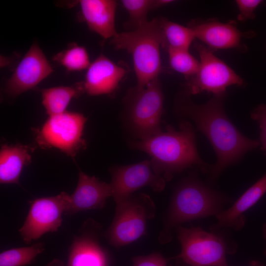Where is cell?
Masks as SVG:
<instances>
[{"label":"cell","mask_w":266,"mask_h":266,"mask_svg":"<svg viewBox=\"0 0 266 266\" xmlns=\"http://www.w3.org/2000/svg\"><path fill=\"white\" fill-rule=\"evenodd\" d=\"M191 95L185 87L180 90L175 98L174 111L192 120L212 145L217 156L216 163L208 173V181L212 182L226 168L257 148L260 142L244 136L229 119L224 108L225 94L213 96L202 104L194 102Z\"/></svg>","instance_id":"cell-1"},{"label":"cell","mask_w":266,"mask_h":266,"mask_svg":"<svg viewBox=\"0 0 266 266\" xmlns=\"http://www.w3.org/2000/svg\"><path fill=\"white\" fill-rule=\"evenodd\" d=\"M195 136L192 124L184 121L178 130L167 125L164 132L143 140H130L129 144L149 155L154 171L169 181L188 168L196 166L203 173L210 170L211 166L199 155Z\"/></svg>","instance_id":"cell-2"},{"label":"cell","mask_w":266,"mask_h":266,"mask_svg":"<svg viewBox=\"0 0 266 266\" xmlns=\"http://www.w3.org/2000/svg\"><path fill=\"white\" fill-rule=\"evenodd\" d=\"M231 201L228 196L212 189L196 174L189 175L174 190L159 235L160 243H169L173 230L182 223L216 216Z\"/></svg>","instance_id":"cell-3"},{"label":"cell","mask_w":266,"mask_h":266,"mask_svg":"<svg viewBox=\"0 0 266 266\" xmlns=\"http://www.w3.org/2000/svg\"><path fill=\"white\" fill-rule=\"evenodd\" d=\"M111 42L115 48L132 55L136 89H143L158 78L161 70L160 47L164 46L161 18L148 21L134 30L117 33Z\"/></svg>","instance_id":"cell-4"},{"label":"cell","mask_w":266,"mask_h":266,"mask_svg":"<svg viewBox=\"0 0 266 266\" xmlns=\"http://www.w3.org/2000/svg\"><path fill=\"white\" fill-rule=\"evenodd\" d=\"M180 253L174 257L178 266H229L226 255L236 251L237 244L224 229L207 232L200 227L176 228Z\"/></svg>","instance_id":"cell-5"},{"label":"cell","mask_w":266,"mask_h":266,"mask_svg":"<svg viewBox=\"0 0 266 266\" xmlns=\"http://www.w3.org/2000/svg\"><path fill=\"white\" fill-rule=\"evenodd\" d=\"M164 96L159 77L143 89H130L124 98V120L133 136L143 140L163 131L161 118Z\"/></svg>","instance_id":"cell-6"},{"label":"cell","mask_w":266,"mask_h":266,"mask_svg":"<svg viewBox=\"0 0 266 266\" xmlns=\"http://www.w3.org/2000/svg\"><path fill=\"white\" fill-rule=\"evenodd\" d=\"M156 212L155 204L149 195L133 194L116 204L112 222L103 235L115 248L130 244L146 234L147 222Z\"/></svg>","instance_id":"cell-7"},{"label":"cell","mask_w":266,"mask_h":266,"mask_svg":"<svg viewBox=\"0 0 266 266\" xmlns=\"http://www.w3.org/2000/svg\"><path fill=\"white\" fill-rule=\"evenodd\" d=\"M87 120L82 114L73 112L49 116L40 128L34 129L36 143L42 149H59L74 158L86 147L83 133Z\"/></svg>","instance_id":"cell-8"},{"label":"cell","mask_w":266,"mask_h":266,"mask_svg":"<svg viewBox=\"0 0 266 266\" xmlns=\"http://www.w3.org/2000/svg\"><path fill=\"white\" fill-rule=\"evenodd\" d=\"M195 48L200 58L199 66L185 87L191 95L204 91L212 93L213 96L221 95L225 94L227 88L230 86L244 85L243 80L217 58L214 51L200 43H196Z\"/></svg>","instance_id":"cell-9"},{"label":"cell","mask_w":266,"mask_h":266,"mask_svg":"<svg viewBox=\"0 0 266 266\" xmlns=\"http://www.w3.org/2000/svg\"><path fill=\"white\" fill-rule=\"evenodd\" d=\"M70 195L62 192L58 195L37 198L30 202V208L19 232L27 243L44 234L55 232L62 225V214L65 213Z\"/></svg>","instance_id":"cell-10"},{"label":"cell","mask_w":266,"mask_h":266,"mask_svg":"<svg viewBox=\"0 0 266 266\" xmlns=\"http://www.w3.org/2000/svg\"><path fill=\"white\" fill-rule=\"evenodd\" d=\"M109 171L112 197L116 204L142 187L149 186L154 191L160 192L166 186V180L154 171L149 160L132 165L114 166Z\"/></svg>","instance_id":"cell-11"},{"label":"cell","mask_w":266,"mask_h":266,"mask_svg":"<svg viewBox=\"0 0 266 266\" xmlns=\"http://www.w3.org/2000/svg\"><path fill=\"white\" fill-rule=\"evenodd\" d=\"M101 225L93 219L86 220L70 247L66 266H109L107 252L100 245Z\"/></svg>","instance_id":"cell-12"},{"label":"cell","mask_w":266,"mask_h":266,"mask_svg":"<svg viewBox=\"0 0 266 266\" xmlns=\"http://www.w3.org/2000/svg\"><path fill=\"white\" fill-rule=\"evenodd\" d=\"M53 69L42 50L34 43L7 80L6 93L16 97L34 88L49 75Z\"/></svg>","instance_id":"cell-13"},{"label":"cell","mask_w":266,"mask_h":266,"mask_svg":"<svg viewBox=\"0 0 266 266\" xmlns=\"http://www.w3.org/2000/svg\"><path fill=\"white\" fill-rule=\"evenodd\" d=\"M189 27L193 30L195 38L214 52L230 48L244 51L246 49L241 43L242 38L251 37L254 34L252 32H241L233 21L223 23L215 19L196 20Z\"/></svg>","instance_id":"cell-14"},{"label":"cell","mask_w":266,"mask_h":266,"mask_svg":"<svg viewBox=\"0 0 266 266\" xmlns=\"http://www.w3.org/2000/svg\"><path fill=\"white\" fill-rule=\"evenodd\" d=\"M112 196L110 183L94 176H89L80 170L76 187L70 195L65 213L71 215L82 211L102 208L107 199Z\"/></svg>","instance_id":"cell-15"},{"label":"cell","mask_w":266,"mask_h":266,"mask_svg":"<svg viewBox=\"0 0 266 266\" xmlns=\"http://www.w3.org/2000/svg\"><path fill=\"white\" fill-rule=\"evenodd\" d=\"M126 73L123 67L100 55L87 68L83 82L85 92L91 96L111 94L117 88Z\"/></svg>","instance_id":"cell-16"},{"label":"cell","mask_w":266,"mask_h":266,"mask_svg":"<svg viewBox=\"0 0 266 266\" xmlns=\"http://www.w3.org/2000/svg\"><path fill=\"white\" fill-rule=\"evenodd\" d=\"M266 193V173L248 189L228 209L215 216L217 220L209 227L211 232L226 228L241 230L245 225V212L253 206Z\"/></svg>","instance_id":"cell-17"},{"label":"cell","mask_w":266,"mask_h":266,"mask_svg":"<svg viewBox=\"0 0 266 266\" xmlns=\"http://www.w3.org/2000/svg\"><path fill=\"white\" fill-rule=\"evenodd\" d=\"M79 3L83 18L90 30L105 39L116 35L115 0H81Z\"/></svg>","instance_id":"cell-18"},{"label":"cell","mask_w":266,"mask_h":266,"mask_svg":"<svg viewBox=\"0 0 266 266\" xmlns=\"http://www.w3.org/2000/svg\"><path fill=\"white\" fill-rule=\"evenodd\" d=\"M35 147L21 144H4L0 151V182L19 184L23 168L32 161Z\"/></svg>","instance_id":"cell-19"},{"label":"cell","mask_w":266,"mask_h":266,"mask_svg":"<svg viewBox=\"0 0 266 266\" xmlns=\"http://www.w3.org/2000/svg\"><path fill=\"white\" fill-rule=\"evenodd\" d=\"M42 103L49 116L61 114L70 101L85 92L83 82L70 86H57L40 89Z\"/></svg>","instance_id":"cell-20"},{"label":"cell","mask_w":266,"mask_h":266,"mask_svg":"<svg viewBox=\"0 0 266 266\" xmlns=\"http://www.w3.org/2000/svg\"><path fill=\"white\" fill-rule=\"evenodd\" d=\"M161 28L166 49L170 48L189 50L196 38L193 30L188 27L161 18Z\"/></svg>","instance_id":"cell-21"},{"label":"cell","mask_w":266,"mask_h":266,"mask_svg":"<svg viewBox=\"0 0 266 266\" xmlns=\"http://www.w3.org/2000/svg\"><path fill=\"white\" fill-rule=\"evenodd\" d=\"M44 243L39 242L28 247L15 248L2 252L0 266H24L32 263L44 250Z\"/></svg>","instance_id":"cell-22"},{"label":"cell","mask_w":266,"mask_h":266,"mask_svg":"<svg viewBox=\"0 0 266 266\" xmlns=\"http://www.w3.org/2000/svg\"><path fill=\"white\" fill-rule=\"evenodd\" d=\"M53 60L69 71L87 69L91 64L86 49L74 43L55 55Z\"/></svg>","instance_id":"cell-23"},{"label":"cell","mask_w":266,"mask_h":266,"mask_svg":"<svg viewBox=\"0 0 266 266\" xmlns=\"http://www.w3.org/2000/svg\"><path fill=\"white\" fill-rule=\"evenodd\" d=\"M123 6L129 14L125 27L134 30L148 22V12L153 9L154 0H122Z\"/></svg>","instance_id":"cell-24"},{"label":"cell","mask_w":266,"mask_h":266,"mask_svg":"<svg viewBox=\"0 0 266 266\" xmlns=\"http://www.w3.org/2000/svg\"><path fill=\"white\" fill-rule=\"evenodd\" d=\"M169 62L175 71L186 76H193L198 71L200 62L189 50L167 48Z\"/></svg>","instance_id":"cell-25"},{"label":"cell","mask_w":266,"mask_h":266,"mask_svg":"<svg viewBox=\"0 0 266 266\" xmlns=\"http://www.w3.org/2000/svg\"><path fill=\"white\" fill-rule=\"evenodd\" d=\"M251 118L258 122L260 128V145L266 155V104H261L251 113Z\"/></svg>","instance_id":"cell-26"},{"label":"cell","mask_w":266,"mask_h":266,"mask_svg":"<svg viewBox=\"0 0 266 266\" xmlns=\"http://www.w3.org/2000/svg\"><path fill=\"white\" fill-rule=\"evenodd\" d=\"M236 3L239 10L237 19L239 21L254 19L255 10L263 2L261 0H237Z\"/></svg>","instance_id":"cell-27"},{"label":"cell","mask_w":266,"mask_h":266,"mask_svg":"<svg viewBox=\"0 0 266 266\" xmlns=\"http://www.w3.org/2000/svg\"><path fill=\"white\" fill-rule=\"evenodd\" d=\"M168 261L158 252L134 257L132 259L133 266H170L168 265Z\"/></svg>","instance_id":"cell-28"},{"label":"cell","mask_w":266,"mask_h":266,"mask_svg":"<svg viewBox=\"0 0 266 266\" xmlns=\"http://www.w3.org/2000/svg\"><path fill=\"white\" fill-rule=\"evenodd\" d=\"M173 1L171 0H154L153 9L159 8Z\"/></svg>","instance_id":"cell-29"},{"label":"cell","mask_w":266,"mask_h":266,"mask_svg":"<svg viewBox=\"0 0 266 266\" xmlns=\"http://www.w3.org/2000/svg\"><path fill=\"white\" fill-rule=\"evenodd\" d=\"M46 266H65L62 261L58 259H55L49 263Z\"/></svg>","instance_id":"cell-30"},{"label":"cell","mask_w":266,"mask_h":266,"mask_svg":"<svg viewBox=\"0 0 266 266\" xmlns=\"http://www.w3.org/2000/svg\"><path fill=\"white\" fill-rule=\"evenodd\" d=\"M249 266H264V265L259 262L252 261Z\"/></svg>","instance_id":"cell-31"},{"label":"cell","mask_w":266,"mask_h":266,"mask_svg":"<svg viewBox=\"0 0 266 266\" xmlns=\"http://www.w3.org/2000/svg\"><path fill=\"white\" fill-rule=\"evenodd\" d=\"M263 236L266 240V222L263 225Z\"/></svg>","instance_id":"cell-32"},{"label":"cell","mask_w":266,"mask_h":266,"mask_svg":"<svg viewBox=\"0 0 266 266\" xmlns=\"http://www.w3.org/2000/svg\"><path fill=\"white\" fill-rule=\"evenodd\" d=\"M265 255L266 256V248L265 251Z\"/></svg>","instance_id":"cell-33"}]
</instances>
